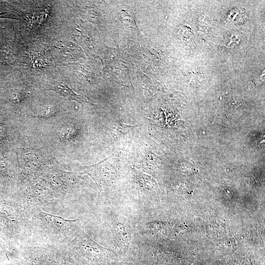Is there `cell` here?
Returning a JSON list of instances; mask_svg holds the SVG:
<instances>
[{
  "instance_id": "7a4b0ae2",
  "label": "cell",
  "mask_w": 265,
  "mask_h": 265,
  "mask_svg": "<svg viewBox=\"0 0 265 265\" xmlns=\"http://www.w3.org/2000/svg\"><path fill=\"white\" fill-rule=\"evenodd\" d=\"M51 90L55 91L57 94L62 96L69 101H75L80 103H89L85 97L76 93L71 88H70L65 82L59 81L53 85Z\"/></svg>"
},
{
  "instance_id": "3957f363",
  "label": "cell",
  "mask_w": 265,
  "mask_h": 265,
  "mask_svg": "<svg viewBox=\"0 0 265 265\" xmlns=\"http://www.w3.org/2000/svg\"><path fill=\"white\" fill-rule=\"evenodd\" d=\"M137 127L138 126L136 125H128L123 123L121 120H119L113 125L112 128H110V132L111 133L112 136L117 138L120 137Z\"/></svg>"
},
{
  "instance_id": "277c9868",
  "label": "cell",
  "mask_w": 265,
  "mask_h": 265,
  "mask_svg": "<svg viewBox=\"0 0 265 265\" xmlns=\"http://www.w3.org/2000/svg\"><path fill=\"white\" fill-rule=\"evenodd\" d=\"M8 14L6 12H0V17H8Z\"/></svg>"
},
{
  "instance_id": "6da1fadb",
  "label": "cell",
  "mask_w": 265,
  "mask_h": 265,
  "mask_svg": "<svg viewBox=\"0 0 265 265\" xmlns=\"http://www.w3.org/2000/svg\"><path fill=\"white\" fill-rule=\"evenodd\" d=\"M40 219L49 227L58 233L69 231L76 220H67L62 217L52 214L40 210Z\"/></svg>"
}]
</instances>
